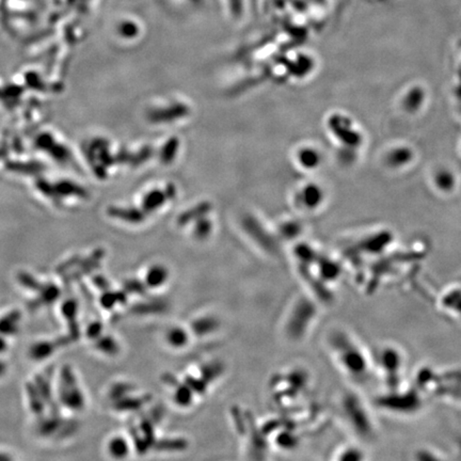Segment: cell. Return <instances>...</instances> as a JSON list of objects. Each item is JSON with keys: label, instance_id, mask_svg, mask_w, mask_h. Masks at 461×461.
I'll list each match as a JSON object with an SVG mask.
<instances>
[{"label": "cell", "instance_id": "obj_7", "mask_svg": "<svg viewBox=\"0 0 461 461\" xmlns=\"http://www.w3.org/2000/svg\"><path fill=\"white\" fill-rule=\"evenodd\" d=\"M7 348V343L5 342V336L0 334V355Z\"/></svg>", "mask_w": 461, "mask_h": 461}, {"label": "cell", "instance_id": "obj_5", "mask_svg": "<svg viewBox=\"0 0 461 461\" xmlns=\"http://www.w3.org/2000/svg\"><path fill=\"white\" fill-rule=\"evenodd\" d=\"M336 461H363V457L360 451L351 449L341 453Z\"/></svg>", "mask_w": 461, "mask_h": 461}, {"label": "cell", "instance_id": "obj_3", "mask_svg": "<svg viewBox=\"0 0 461 461\" xmlns=\"http://www.w3.org/2000/svg\"><path fill=\"white\" fill-rule=\"evenodd\" d=\"M21 316L10 314L0 318V334L5 336L14 335L19 332Z\"/></svg>", "mask_w": 461, "mask_h": 461}, {"label": "cell", "instance_id": "obj_2", "mask_svg": "<svg viewBox=\"0 0 461 461\" xmlns=\"http://www.w3.org/2000/svg\"><path fill=\"white\" fill-rule=\"evenodd\" d=\"M128 442L125 441L123 438L115 437L109 440L107 443V451H108L109 456L113 457V459H124L128 457Z\"/></svg>", "mask_w": 461, "mask_h": 461}, {"label": "cell", "instance_id": "obj_6", "mask_svg": "<svg viewBox=\"0 0 461 461\" xmlns=\"http://www.w3.org/2000/svg\"><path fill=\"white\" fill-rule=\"evenodd\" d=\"M9 372V366L8 363L0 357V380L5 377V375Z\"/></svg>", "mask_w": 461, "mask_h": 461}, {"label": "cell", "instance_id": "obj_4", "mask_svg": "<svg viewBox=\"0 0 461 461\" xmlns=\"http://www.w3.org/2000/svg\"><path fill=\"white\" fill-rule=\"evenodd\" d=\"M186 340H187V334L180 328L169 330L168 343L170 345L174 346V347H182L187 343Z\"/></svg>", "mask_w": 461, "mask_h": 461}, {"label": "cell", "instance_id": "obj_1", "mask_svg": "<svg viewBox=\"0 0 461 461\" xmlns=\"http://www.w3.org/2000/svg\"><path fill=\"white\" fill-rule=\"evenodd\" d=\"M55 346L49 341H38L32 344L29 349V355L34 361H43L53 355Z\"/></svg>", "mask_w": 461, "mask_h": 461}]
</instances>
